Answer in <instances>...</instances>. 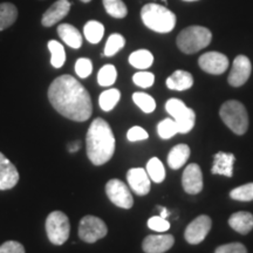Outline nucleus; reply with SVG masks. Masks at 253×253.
Masks as SVG:
<instances>
[{
  "instance_id": "28",
  "label": "nucleus",
  "mask_w": 253,
  "mask_h": 253,
  "mask_svg": "<svg viewBox=\"0 0 253 253\" xmlns=\"http://www.w3.org/2000/svg\"><path fill=\"white\" fill-rule=\"evenodd\" d=\"M147 172L151 181L155 183H162L166 178V169H164L163 163L157 157L150 158L149 162L147 163Z\"/></svg>"
},
{
  "instance_id": "18",
  "label": "nucleus",
  "mask_w": 253,
  "mask_h": 253,
  "mask_svg": "<svg viewBox=\"0 0 253 253\" xmlns=\"http://www.w3.org/2000/svg\"><path fill=\"white\" fill-rule=\"evenodd\" d=\"M236 157L231 153H224L219 151L213 156V164L211 172L213 175H221L225 177L233 176V164H235Z\"/></svg>"
},
{
  "instance_id": "24",
  "label": "nucleus",
  "mask_w": 253,
  "mask_h": 253,
  "mask_svg": "<svg viewBox=\"0 0 253 253\" xmlns=\"http://www.w3.org/2000/svg\"><path fill=\"white\" fill-rule=\"evenodd\" d=\"M154 62V56L149 50L147 49H138L132 52L129 56V63L132 67L138 69H147L149 68Z\"/></svg>"
},
{
  "instance_id": "36",
  "label": "nucleus",
  "mask_w": 253,
  "mask_h": 253,
  "mask_svg": "<svg viewBox=\"0 0 253 253\" xmlns=\"http://www.w3.org/2000/svg\"><path fill=\"white\" fill-rule=\"evenodd\" d=\"M132 81L136 86L142 88H149L154 84L155 82V75L150 72H138L134 74L132 77Z\"/></svg>"
},
{
  "instance_id": "26",
  "label": "nucleus",
  "mask_w": 253,
  "mask_h": 253,
  "mask_svg": "<svg viewBox=\"0 0 253 253\" xmlns=\"http://www.w3.org/2000/svg\"><path fill=\"white\" fill-rule=\"evenodd\" d=\"M49 52H50V63L54 68H61L66 62V52L65 48L59 41L50 40L48 42Z\"/></svg>"
},
{
  "instance_id": "22",
  "label": "nucleus",
  "mask_w": 253,
  "mask_h": 253,
  "mask_svg": "<svg viewBox=\"0 0 253 253\" xmlns=\"http://www.w3.org/2000/svg\"><path fill=\"white\" fill-rule=\"evenodd\" d=\"M190 157V148L188 144H177L168 155V164L172 170L182 168L188 162Z\"/></svg>"
},
{
  "instance_id": "4",
  "label": "nucleus",
  "mask_w": 253,
  "mask_h": 253,
  "mask_svg": "<svg viewBox=\"0 0 253 253\" xmlns=\"http://www.w3.org/2000/svg\"><path fill=\"white\" fill-rule=\"evenodd\" d=\"M212 34L203 26H190L183 30L177 37V46L185 54H194L210 45Z\"/></svg>"
},
{
  "instance_id": "27",
  "label": "nucleus",
  "mask_w": 253,
  "mask_h": 253,
  "mask_svg": "<svg viewBox=\"0 0 253 253\" xmlns=\"http://www.w3.org/2000/svg\"><path fill=\"white\" fill-rule=\"evenodd\" d=\"M84 34L90 43H99L104 34V26L99 21L90 20L84 25Z\"/></svg>"
},
{
  "instance_id": "19",
  "label": "nucleus",
  "mask_w": 253,
  "mask_h": 253,
  "mask_svg": "<svg viewBox=\"0 0 253 253\" xmlns=\"http://www.w3.org/2000/svg\"><path fill=\"white\" fill-rule=\"evenodd\" d=\"M229 225L240 235H248L253 229V214L246 211H239L231 214Z\"/></svg>"
},
{
  "instance_id": "14",
  "label": "nucleus",
  "mask_w": 253,
  "mask_h": 253,
  "mask_svg": "<svg viewBox=\"0 0 253 253\" xmlns=\"http://www.w3.org/2000/svg\"><path fill=\"white\" fill-rule=\"evenodd\" d=\"M126 181L136 195L145 196L149 194L151 183L147 170L142 168H132L126 173Z\"/></svg>"
},
{
  "instance_id": "13",
  "label": "nucleus",
  "mask_w": 253,
  "mask_h": 253,
  "mask_svg": "<svg viewBox=\"0 0 253 253\" xmlns=\"http://www.w3.org/2000/svg\"><path fill=\"white\" fill-rule=\"evenodd\" d=\"M182 185L186 194L197 195L203 190V173L196 163L189 164L183 171Z\"/></svg>"
},
{
  "instance_id": "5",
  "label": "nucleus",
  "mask_w": 253,
  "mask_h": 253,
  "mask_svg": "<svg viewBox=\"0 0 253 253\" xmlns=\"http://www.w3.org/2000/svg\"><path fill=\"white\" fill-rule=\"evenodd\" d=\"M221 121L237 135H244L249 128V115L245 106L236 100L226 101L220 107Z\"/></svg>"
},
{
  "instance_id": "39",
  "label": "nucleus",
  "mask_w": 253,
  "mask_h": 253,
  "mask_svg": "<svg viewBox=\"0 0 253 253\" xmlns=\"http://www.w3.org/2000/svg\"><path fill=\"white\" fill-rule=\"evenodd\" d=\"M149 137V135H148V132L144 130L142 126H132L126 132V138H128L130 142H137V141H144L147 140V138Z\"/></svg>"
},
{
  "instance_id": "20",
  "label": "nucleus",
  "mask_w": 253,
  "mask_h": 253,
  "mask_svg": "<svg viewBox=\"0 0 253 253\" xmlns=\"http://www.w3.org/2000/svg\"><path fill=\"white\" fill-rule=\"evenodd\" d=\"M194 84V78L189 72L178 71L173 72L169 78L167 79V87L171 90H186L190 89Z\"/></svg>"
},
{
  "instance_id": "6",
  "label": "nucleus",
  "mask_w": 253,
  "mask_h": 253,
  "mask_svg": "<svg viewBox=\"0 0 253 253\" xmlns=\"http://www.w3.org/2000/svg\"><path fill=\"white\" fill-rule=\"evenodd\" d=\"M46 233L49 242L54 245H62L67 242L71 233L68 217L61 211H53L46 219Z\"/></svg>"
},
{
  "instance_id": "42",
  "label": "nucleus",
  "mask_w": 253,
  "mask_h": 253,
  "mask_svg": "<svg viewBox=\"0 0 253 253\" xmlns=\"http://www.w3.org/2000/svg\"><path fill=\"white\" fill-rule=\"evenodd\" d=\"M79 148H80V143H79V142H75V143H73L71 147H69V151H71V153H75V151L79 150Z\"/></svg>"
},
{
  "instance_id": "34",
  "label": "nucleus",
  "mask_w": 253,
  "mask_h": 253,
  "mask_svg": "<svg viewBox=\"0 0 253 253\" xmlns=\"http://www.w3.org/2000/svg\"><path fill=\"white\" fill-rule=\"evenodd\" d=\"M230 197L239 202L253 201V183H248V184L232 189L230 192Z\"/></svg>"
},
{
  "instance_id": "44",
  "label": "nucleus",
  "mask_w": 253,
  "mask_h": 253,
  "mask_svg": "<svg viewBox=\"0 0 253 253\" xmlns=\"http://www.w3.org/2000/svg\"><path fill=\"white\" fill-rule=\"evenodd\" d=\"M184 1H197V0H184Z\"/></svg>"
},
{
  "instance_id": "33",
  "label": "nucleus",
  "mask_w": 253,
  "mask_h": 253,
  "mask_svg": "<svg viewBox=\"0 0 253 253\" xmlns=\"http://www.w3.org/2000/svg\"><path fill=\"white\" fill-rule=\"evenodd\" d=\"M125 45H126V40L121 34H118V33L112 34V36L108 38V40H107L106 47H104V50H103V54L106 56L115 55L120 49H122L123 47H125Z\"/></svg>"
},
{
  "instance_id": "1",
  "label": "nucleus",
  "mask_w": 253,
  "mask_h": 253,
  "mask_svg": "<svg viewBox=\"0 0 253 253\" xmlns=\"http://www.w3.org/2000/svg\"><path fill=\"white\" fill-rule=\"evenodd\" d=\"M48 100L56 112L75 122H84L91 116L90 95L72 75H61L50 84Z\"/></svg>"
},
{
  "instance_id": "8",
  "label": "nucleus",
  "mask_w": 253,
  "mask_h": 253,
  "mask_svg": "<svg viewBox=\"0 0 253 253\" xmlns=\"http://www.w3.org/2000/svg\"><path fill=\"white\" fill-rule=\"evenodd\" d=\"M108 233L106 223L99 217L84 216L79 225V237L84 243H93L104 238Z\"/></svg>"
},
{
  "instance_id": "41",
  "label": "nucleus",
  "mask_w": 253,
  "mask_h": 253,
  "mask_svg": "<svg viewBox=\"0 0 253 253\" xmlns=\"http://www.w3.org/2000/svg\"><path fill=\"white\" fill-rule=\"evenodd\" d=\"M157 209L160 210V216L162 218H166V219H167L168 216L170 214L169 211H168V209L164 208V207H157Z\"/></svg>"
},
{
  "instance_id": "31",
  "label": "nucleus",
  "mask_w": 253,
  "mask_h": 253,
  "mask_svg": "<svg viewBox=\"0 0 253 253\" xmlns=\"http://www.w3.org/2000/svg\"><path fill=\"white\" fill-rule=\"evenodd\" d=\"M116 78H118V72H116L115 66L104 65L97 74V82L100 86L109 87L115 84Z\"/></svg>"
},
{
  "instance_id": "21",
  "label": "nucleus",
  "mask_w": 253,
  "mask_h": 253,
  "mask_svg": "<svg viewBox=\"0 0 253 253\" xmlns=\"http://www.w3.org/2000/svg\"><path fill=\"white\" fill-rule=\"evenodd\" d=\"M58 34L63 42L72 48L78 49L82 45V36L77 27L69 24H61L58 27Z\"/></svg>"
},
{
  "instance_id": "32",
  "label": "nucleus",
  "mask_w": 253,
  "mask_h": 253,
  "mask_svg": "<svg viewBox=\"0 0 253 253\" xmlns=\"http://www.w3.org/2000/svg\"><path fill=\"white\" fill-rule=\"evenodd\" d=\"M157 132L161 138L163 140H169L178 134V126L173 119H164L157 126Z\"/></svg>"
},
{
  "instance_id": "38",
  "label": "nucleus",
  "mask_w": 253,
  "mask_h": 253,
  "mask_svg": "<svg viewBox=\"0 0 253 253\" xmlns=\"http://www.w3.org/2000/svg\"><path fill=\"white\" fill-rule=\"evenodd\" d=\"M214 253H248V250L242 243H230V244L220 245L216 249Z\"/></svg>"
},
{
  "instance_id": "30",
  "label": "nucleus",
  "mask_w": 253,
  "mask_h": 253,
  "mask_svg": "<svg viewBox=\"0 0 253 253\" xmlns=\"http://www.w3.org/2000/svg\"><path fill=\"white\" fill-rule=\"evenodd\" d=\"M132 101L145 114L153 113L156 109V101L149 94L134 93V95H132Z\"/></svg>"
},
{
  "instance_id": "9",
  "label": "nucleus",
  "mask_w": 253,
  "mask_h": 253,
  "mask_svg": "<svg viewBox=\"0 0 253 253\" xmlns=\"http://www.w3.org/2000/svg\"><path fill=\"white\" fill-rule=\"evenodd\" d=\"M106 194L113 204L122 209H131L134 198L130 190L120 179H110L106 184Z\"/></svg>"
},
{
  "instance_id": "43",
  "label": "nucleus",
  "mask_w": 253,
  "mask_h": 253,
  "mask_svg": "<svg viewBox=\"0 0 253 253\" xmlns=\"http://www.w3.org/2000/svg\"><path fill=\"white\" fill-rule=\"evenodd\" d=\"M81 1H82V2H89L90 0H81Z\"/></svg>"
},
{
  "instance_id": "2",
  "label": "nucleus",
  "mask_w": 253,
  "mask_h": 253,
  "mask_svg": "<svg viewBox=\"0 0 253 253\" xmlns=\"http://www.w3.org/2000/svg\"><path fill=\"white\" fill-rule=\"evenodd\" d=\"M87 156L94 166L106 164L115 151V137L106 120L95 119L87 131Z\"/></svg>"
},
{
  "instance_id": "11",
  "label": "nucleus",
  "mask_w": 253,
  "mask_h": 253,
  "mask_svg": "<svg viewBox=\"0 0 253 253\" xmlns=\"http://www.w3.org/2000/svg\"><path fill=\"white\" fill-rule=\"evenodd\" d=\"M198 65L209 74L220 75L229 67V59L219 52H208L199 58Z\"/></svg>"
},
{
  "instance_id": "25",
  "label": "nucleus",
  "mask_w": 253,
  "mask_h": 253,
  "mask_svg": "<svg viewBox=\"0 0 253 253\" xmlns=\"http://www.w3.org/2000/svg\"><path fill=\"white\" fill-rule=\"evenodd\" d=\"M120 99H121V93L116 88L104 90L103 93H101L99 97L100 108L104 110V112H110V110L115 108V106L119 103Z\"/></svg>"
},
{
  "instance_id": "23",
  "label": "nucleus",
  "mask_w": 253,
  "mask_h": 253,
  "mask_svg": "<svg viewBox=\"0 0 253 253\" xmlns=\"http://www.w3.org/2000/svg\"><path fill=\"white\" fill-rule=\"evenodd\" d=\"M18 19V9L11 2L0 4V31L12 26Z\"/></svg>"
},
{
  "instance_id": "15",
  "label": "nucleus",
  "mask_w": 253,
  "mask_h": 253,
  "mask_svg": "<svg viewBox=\"0 0 253 253\" xmlns=\"http://www.w3.org/2000/svg\"><path fill=\"white\" fill-rule=\"evenodd\" d=\"M19 182L17 168L4 154L0 153V190L14 188Z\"/></svg>"
},
{
  "instance_id": "12",
  "label": "nucleus",
  "mask_w": 253,
  "mask_h": 253,
  "mask_svg": "<svg viewBox=\"0 0 253 253\" xmlns=\"http://www.w3.org/2000/svg\"><path fill=\"white\" fill-rule=\"evenodd\" d=\"M252 72L251 61L248 56L238 55L233 61L227 81L232 87H240L249 80Z\"/></svg>"
},
{
  "instance_id": "7",
  "label": "nucleus",
  "mask_w": 253,
  "mask_h": 253,
  "mask_svg": "<svg viewBox=\"0 0 253 253\" xmlns=\"http://www.w3.org/2000/svg\"><path fill=\"white\" fill-rule=\"evenodd\" d=\"M166 109L176 121L177 126H178V132L186 134V132L192 130L196 122V114L191 108H188L182 100H168Z\"/></svg>"
},
{
  "instance_id": "17",
  "label": "nucleus",
  "mask_w": 253,
  "mask_h": 253,
  "mask_svg": "<svg viewBox=\"0 0 253 253\" xmlns=\"http://www.w3.org/2000/svg\"><path fill=\"white\" fill-rule=\"evenodd\" d=\"M69 9H71V2L68 0H58L42 14L41 24L45 27L54 26L69 13Z\"/></svg>"
},
{
  "instance_id": "40",
  "label": "nucleus",
  "mask_w": 253,
  "mask_h": 253,
  "mask_svg": "<svg viewBox=\"0 0 253 253\" xmlns=\"http://www.w3.org/2000/svg\"><path fill=\"white\" fill-rule=\"evenodd\" d=\"M0 253H25V248L21 243L8 240L0 245Z\"/></svg>"
},
{
  "instance_id": "37",
  "label": "nucleus",
  "mask_w": 253,
  "mask_h": 253,
  "mask_svg": "<svg viewBox=\"0 0 253 253\" xmlns=\"http://www.w3.org/2000/svg\"><path fill=\"white\" fill-rule=\"evenodd\" d=\"M148 226L150 230L156 231V232H166L170 229V223L166 218L161 216H154L148 220Z\"/></svg>"
},
{
  "instance_id": "10",
  "label": "nucleus",
  "mask_w": 253,
  "mask_h": 253,
  "mask_svg": "<svg viewBox=\"0 0 253 253\" xmlns=\"http://www.w3.org/2000/svg\"><path fill=\"white\" fill-rule=\"evenodd\" d=\"M211 226H212V220L210 217L207 214L198 216L186 226L184 238L189 244L197 245L205 239V237L210 232Z\"/></svg>"
},
{
  "instance_id": "35",
  "label": "nucleus",
  "mask_w": 253,
  "mask_h": 253,
  "mask_svg": "<svg viewBox=\"0 0 253 253\" xmlns=\"http://www.w3.org/2000/svg\"><path fill=\"white\" fill-rule=\"evenodd\" d=\"M91 72H93V63L89 59L80 58L75 62V73L79 78L86 79L91 74Z\"/></svg>"
},
{
  "instance_id": "16",
  "label": "nucleus",
  "mask_w": 253,
  "mask_h": 253,
  "mask_svg": "<svg viewBox=\"0 0 253 253\" xmlns=\"http://www.w3.org/2000/svg\"><path fill=\"white\" fill-rule=\"evenodd\" d=\"M173 244L175 238L171 235H151L145 237L142 249L145 253H164L169 251Z\"/></svg>"
},
{
  "instance_id": "3",
  "label": "nucleus",
  "mask_w": 253,
  "mask_h": 253,
  "mask_svg": "<svg viewBox=\"0 0 253 253\" xmlns=\"http://www.w3.org/2000/svg\"><path fill=\"white\" fill-rule=\"evenodd\" d=\"M141 18L145 26L157 33H169L176 25V15L157 4L145 5L141 11Z\"/></svg>"
},
{
  "instance_id": "29",
  "label": "nucleus",
  "mask_w": 253,
  "mask_h": 253,
  "mask_svg": "<svg viewBox=\"0 0 253 253\" xmlns=\"http://www.w3.org/2000/svg\"><path fill=\"white\" fill-rule=\"evenodd\" d=\"M107 13L113 18L122 19L128 14V9L122 0H102Z\"/></svg>"
}]
</instances>
